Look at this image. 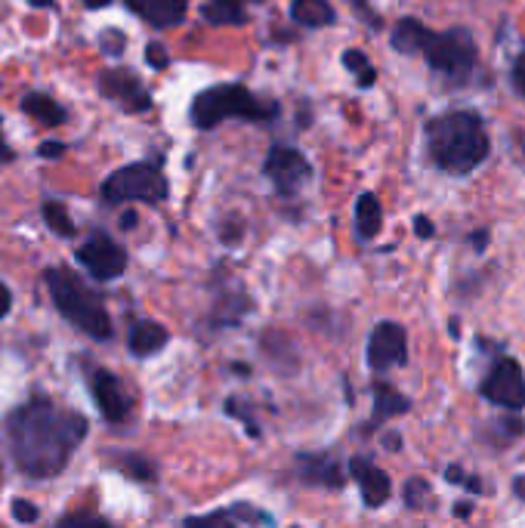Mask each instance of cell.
<instances>
[{
	"label": "cell",
	"instance_id": "1",
	"mask_svg": "<svg viewBox=\"0 0 525 528\" xmlns=\"http://www.w3.org/2000/svg\"><path fill=\"white\" fill-rule=\"evenodd\" d=\"M7 451L13 467L28 479H56L72 464V457L84 445L90 424L75 408H65L62 402L31 393L13 411L0 420Z\"/></svg>",
	"mask_w": 525,
	"mask_h": 528
},
{
	"label": "cell",
	"instance_id": "2",
	"mask_svg": "<svg viewBox=\"0 0 525 528\" xmlns=\"http://www.w3.org/2000/svg\"><path fill=\"white\" fill-rule=\"evenodd\" d=\"M427 149L439 170L464 176L488 158V130L479 112H445L427 124Z\"/></svg>",
	"mask_w": 525,
	"mask_h": 528
},
{
	"label": "cell",
	"instance_id": "3",
	"mask_svg": "<svg viewBox=\"0 0 525 528\" xmlns=\"http://www.w3.org/2000/svg\"><path fill=\"white\" fill-rule=\"evenodd\" d=\"M44 281L53 297V306L59 309V315L68 325H75L78 331H84L90 340H99V343H109L115 337V325L109 309H105V300L81 275H75L65 266H53L44 272Z\"/></svg>",
	"mask_w": 525,
	"mask_h": 528
},
{
	"label": "cell",
	"instance_id": "4",
	"mask_svg": "<svg viewBox=\"0 0 525 528\" xmlns=\"http://www.w3.org/2000/svg\"><path fill=\"white\" fill-rule=\"evenodd\" d=\"M278 115L275 102H260L248 87L241 84H220L195 96L192 102V124L198 130H214L226 118H248V121H269Z\"/></svg>",
	"mask_w": 525,
	"mask_h": 528
},
{
	"label": "cell",
	"instance_id": "5",
	"mask_svg": "<svg viewBox=\"0 0 525 528\" xmlns=\"http://www.w3.org/2000/svg\"><path fill=\"white\" fill-rule=\"evenodd\" d=\"M420 56H424L427 65L445 81L464 84L473 75L479 50H476V41L467 28H451V31H427Z\"/></svg>",
	"mask_w": 525,
	"mask_h": 528
},
{
	"label": "cell",
	"instance_id": "6",
	"mask_svg": "<svg viewBox=\"0 0 525 528\" xmlns=\"http://www.w3.org/2000/svg\"><path fill=\"white\" fill-rule=\"evenodd\" d=\"M99 195L105 204H161L167 198V176L152 161H136L105 176Z\"/></svg>",
	"mask_w": 525,
	"mask_h": 528
},
{
	"label": "cell",
	"instance_id": "7",
	"mask_svg": "<svg viewBox=\"0 0 525 528\" xmlns=\"http://www.w3.org/2000/svg\"><path fill=\"white\" fill-rule=\"evenodd\" d=\"M87 386H90L93 405L99 408L105 424L118 427L133 414V399L124 390V383L115 371L102 368V365H87Z\"/></svg>",
	"mask_w": 525,
	"mask_h": 528
},
{
	"label": "cell",
	"instance_id": "8",
	"mask_svg": "<svg viewBox=\"0 0 525 528\" xmlns=\"http://www.w3.org/2000/svg\"><path fill=\"white\" fill-rule=\"evenodd\" d=\"M75 257L96 281H115L127 272V251L105 232H93Z\"/></svg>",
	"mask_w": 525,
	"mask_h": 528
},
{
	"label": "cell",
	"instance_id": "9",
	"mask_svg": "<svg viewBox=\"0 0 525 528\" xmlns=\"http://www.w3.org/2000/svg\"><path fill=\"white\" fill-rule=\"evenodd\" d=\"M263 170L269 176V183L275 186V192L285 195V198L300 192L309 183V176H312V167H309L306 155H300L291 146H272L269 155H266Z\"/></svg>",
	"mask_w": 525,
	"mask_h": 528
},
{
	"label": "cell",
	"instance_id": "10",
	"mask_svg": "<svg viewBox=\"0 0 525 528\" xmlns=\"http://www.w3.org/2000/svg\"><path fill=\"white\" fill-rule=\"evenodd\" d=\"M99 93L109 102H115L127 115H143L152 109V96H149L146 84L139 81L130 68H109V72H102Z\"/></svg>",
	"mask_w": 525,
	"mask_h": 528
},
{
	"label": "cell",
	"instance_id": "11",
	"mask_svg": "<svg viewBox=\"0 0 525 528\" xmlns=\"http://www.w3.org/2000/svg\"><path fill=\"white\" fill-rule=\"evenodd\" d=\"M408 362V334L399 322H380L368 337V368L383 374Z\"/></svg>",
	"mask_w": 525,
	"mask_h": 528
},
{
	"label": "cell",
	"instance_id": "12",
	"mask_svg": "<svg viewBox=\"0 0 525 528\" xmlns=\"http://www.w3.org/2000/svg\"><path fill=\"white\" fill-rule=\"evenodd\" d=\"M482 396L488 402L501 405V408H510V411L525 408V377H522V368L513 359H501L492 368V374L485 377Z\"/></svg>",
	"mask_w": 525,
	"mask_h": 528
},
{
	"label": "cell",
	"instance_id": "13",
	"mask_svg": "<svg viewBox=\"0 0 525 528\" xmlns=\"http://www.w3.org/2000/svg\"><path fill=\"white\" fill-rule=\"evenodd\" d=\"M294 470L303 485L312 488H343V467L337 464L334 454L325 451H297Z\"/></svg>",
	"mask_w": 525,
	"mask_h": 528
},
{
	"label": "cell",
	"instance_id": "14",
	"mask_svg": "<svg viewBox=\"0 0 525 528\" xmlns=\"http://www.w3.org/2000/svg\"><path fill=\"white\" fill-rule=\"evenodd\" d=\"M349 473H353V479L359 482V491H362V501L365 507H380L387 504L390 495H393V482L390 476L383 473L374 461H368V457H353L349 461Z\"/></svg>",
	"mask_w": 525,
	"mask_h": 528
},
{
	"label": "cell",
	"instance_id": "15",
	"mask_svg": "<svg viewBox=\"0 0 525 528\" xmlns=\"http://www.w3.org/2000/svg\"><path fill=\"white\" fill-rule=\"evenodd\" d=\"M254 309V300L248 294L241 291H223L217 300H214V309H210L204 328L207 331H226V328H235L244 322V315H248Z\"/></svg>",
	"mask_w": 525,
	"mask_h": 528
},
{
	"label": "cell",
	"instance_id": "16",
	"mask_svg": "<svg viewBox=\"0 0 525 528\" xmlns=\"http://www.w3.org/2000/svg\"><path fill=\"white\" fill-rule=\"evenodd\" d=\"M167 343H170V331L161 322H155V319H139L127 331V349L133 352L136 359L158 356Z\"/></svg>",
	"mask_w": 525,
	"mask_h": 528
},
{
	"label": "cell",
	"instance_id": "17",
	"mask_svg": "<svg viewBox=\"0 0 525 528\" xmlns=\"http://www.w3.org/2000/svg\"><path fill=\"white\" fill-rule=\"evenodd\" d=\"M127 7L152 28H173L186 19V0H127Z\"/></svg>",
	"mask_w": 525,
	"mask_h": 528
},
{
	"label": "cell",
	"instance_id": "18",
	"mask_svg": "<svg viewBox=\"0 0 525 528\" xmlns=\"http://www.w3.org/2000/svg\"><path fill=\"white\" fill-rule=\"evenodd\" d=\"M408 408H411L408 396H402V393L396 390V386L377 380V383H374V414H371L368 430H377V427L383 424V420H390V417L408 414Z\"/></svg>",
	"mask_w": 525,
	"mask_h": 528
},
{
	"label": "cell",
	"instance_id": "19",
	"mask_svg": "<svg viewBox=\"0 0 525 528\" xmlns=\"http://www.w3.org/2000/svg\"><path fill=\"white\" fill-rule=\"evenodd\" d=\"M22 112L31 115L34 121L44 124V127H62L68 121L65 109H62V105L53 96H47V93H25Z\"/></svg>",
	"mask_w": 525,
	"mask_h": 528
},
{
	"label": "cell",
	"instance_id": "20",
	"mask_svg": "<svg viewBox=\"0 0 525 528\" xmlns=\"http://www.w3.org/2000/svg\"><path fill=\"white\" fill-rule=\"evenodd\" d=\"M380 229H383V207L374 192H362L356 201V232L362 241H371L377 238Z\"/></svg>",
	"mask_w": 525,
	"mask_h": 528
},
{
	"label": "cell",
	"instance_id": "21",
	"mask_svg": "<svg viewBox=\"0 0 525 528\" xmlns=\"http://www.w3.org/2000/svg\"><path fill=\"white\" fill-rule=\"evenodd\" d=\"M427 25L420 22V19H399L396 22V28H393V34H390V44H393V50L396 53H405V56H414V53H420V47H424V38H427Z\"/></svg>",
	"mask_w": 525,
	"mask_h": 528
},
{
	"label": "cell",
	"instance_id": "22",
	"mask_svg": "<svg viewBox=\"0 0 525 528\" xmlns=\"http://www.w3.org/2000/svg\"><path fill=\"white\" fill-rule=\"evenodd\" d=\"M291 19L303 28H325V25H334L337 13L328 0H294Z\"/></svg>",
	"mask_w": 525,
	"mask_h": 528
},
{
	"label": "cell",
	"instance_id": "23",
	"mask_svg": "<svg viewBox=\"0 0 525 528\" xmlns=\"http://www.w3.org/2000/svg\"><path fill=\"white\" fill-rule=\"evenodd\" d=\"M109 461H112L115 470L127 473V476L136 479V482H155V476H158L155 461H149V457L139 454V451H112Z\"/></svg>",
	"mask_w": 525,
	"mask_h": 528
},
{
	"label": "cell",
	"instance_id": "24",
	"mask_svg": "<svg viewBox=\"0 0 525 528\" xmlns=\"http://www.w3.org/2000/svg\"><path fill=\"white\" fill-rule=\"evenodd\" d=\"M201 16L204 22L210 25H244L248 22V16H244V7H235V4H223V0H207V4L201 7Z\"/></svg>",
	"mask_w": 525,
	"mask_h": 528
},
{
	"label": "cell",
	"instance_id": "25",
	"mask_svg": "<svg viewBox=\"0 0 525 528\" xmlns=\"http://www.w3.org/2000/svg\"><path fill=\"white\" fill-rule=\"evenodd\" d=\"M44 220H47V226L59 235V238H75V220L68 217V210H65V204L62 201H47L44 204Z\"/></svg>",
	"mask_w": 525,
	"mask_h": 528
},
{
	"label": "cell",
	"instance_id": "26",
	"mask_svg": "<svg viewBox=\"0 0 525 528\" xmlns=\"http://www.w3.org/2000/svg\"><path fill=\"white\" fill-rule=\"evenodd\" d=\"M53 528H115V522H109L105 516L93 513V510H75L65 513L53 522Z\"/></svg>",
	"mask_w": 525,
	"mask_h": 528
},
{
	"label": "cell",
	"instance_id": "27",
	"mask_svg": "<svg viewBox=\"0 0 525 528\" xmlns=\"http://www.w3.org/2000/svg\"><path fill=\"white\" fill-rule=\"evenodd\" d=\"M223 411L229 414V417H235V420H241V424H244V433H248V436H254V439H260V420L254 417V408L251 405H244L238 396H229L226 402H223Z\"/></svg>",
	"mask_w": 525,
	"mask_h": 528
},
{
	"label": "cell",
	"instance_id": "28",
	"mask_svg": "<svg viewBox=\"0 0 525 528\" xmlns=\"http://www.w3.org/2000/svg\"><path fill=\"white\" fill-rule=\"evenodd\" d=\"M343 65L359 78V87H371L377 81V72H374V65L368 62V56L362 50H346L343 53Z\"/></svg>",
	"mask_w": 525,
	"mask_h": 528
},
{
	"label": "cell",
	"instance_id": "29",
	"mask_svg": "<svg viewBox=\"0 0 525 528\" xmlns=\"http://www.w3.org/2000/svg\"><path fill=\"white\" fill-rule=\"evenodd\" d=\"M183 528H238V522L229 510H210L201 516H186Z\"/></svg>",
	"mask_w": 525,
	"mask_h": 528
},
{
	"label": "cell",
	"instance_id": "30",
	"mask_svg": "<svg viewBox=\"0 0 525 528\" xmlns=\"http://www.w3.org/2000/svg\"><path fill=\"white\" fill-rule=\"evenodd\" d=\"M229 513L235 516V522H238V525H241V522H248V525H266V528H272V525H275L272 513H266V510L254 507L251 501H235V504L229 507Z\"/></svg>",
	"mask_w": 525,
	"mask_h": 528
},
{
	"label": "cell",
	"instance_id": "31",
	"mask_svg": "<svg viewBox=\"0 0 525 528\" xmlns=\"http://www.w3.org/2000/svg\"><path fill=\"white\" fill-rule=\"evenodd\" d=\"M10 513H13V522H19V525H25V528L41 519V507L34 504V501H25V498H13Z\"/></svg>",
	"mask_w": 525,
	"mask_h": 528
},
{
	"label": "cell",
	"instance_id": "32",
	"mask_svg": "<svg viewBox=\"0 0 525 528\" xmlns=\"http://www.w3.org/2000/svg\"><path fill=\"white\" fill-rule=\"evenodd\" d=\"M427 501H430V485L424 479H408L405 482V504L411 510H420Z\"/></svg>",
	"mask_w": 525,
	"mask_h": 528
},
{
	"label": "cell",
	"instance_id": "33",
	"mask_svg": "<svg viewBox=\"0 0 525 528\" xmlns=\"http://www.w3.org/2000/svg\"><path fill=\"white\" fill-rule=\"evenodd\" d=\"M146 62L152 65V68H167L170 65V56H167V50H164V44H149V50H146Z\"/></svg>",
	"mask_w": 525,
	"mask_h": 528
},
{
	"label": "cell",
	"instance_id": "34",
	"mask_svg": "<svg viewBox=\"0 0 525 528\" xmlns=\"http://www.w3.org/2000/svg\"><path fill=\"white\" fill-rule=\"evenodd\" d=\"M99 44L105 47V53L118 56V53H121V47H124V34H121V31H102Z\"/></svg>",
	"mask_w": 525,
	"mask_h": 528
},
{
	"label": "cell",
	"instance_id": "35",
	"mask_svg": "<svg viewBox=\"0 0 525 528\" xmlns=\"http://www.w3.org/2000/svg\"><path fill=\"white\" fill-rule=\"evenodd\" d=\"M513 87L525 96V50L516 56V62H513Z\"/></svg>",
	"mask_w": 525,
	"mask_h": 528
},
{
	"label": "cell",
	"instance_id": "36",
	"mask_svg": "<svg viewBox=\"0 0 525 528\" xmlns=\"http://www.w3.org/2000/svg\"><path fill=\"white\" fill-rule=\"evenodd\" d=\"M38 155L41 158H62L65 155V143H59V139H47V143L38 146Z\"/></svg>",
	"mask_w": 525,
	"mask_h": 528
},
{
	"label": "cell",
	"instance_id": "37",
	"mask_svg": "<svg viewBox=\"0 0 525 528\" xmlns=\"http://www.w3.org/2000/svg\"><path fill=\"white\" fill-rule=\"evenodd\" d=\"M13 309V291L7 288V281H0V322L7 319Z\"/></svg>",
	"mask_w": 525,
	"mask_h": 528
},
{
	"label": "cell",
	"instance_id": "38",
	"mask_svg": "<svg viewBox=\"0 0 525 528\" xmlns=\"http://www.w3.org/2000/svg\"><path fill=\"white\" fill-rule=\"evenodd\" d=\"M414 229H417L420 238H433V223H430L427 217H417V220H414Z\"/></svg>",
	"mask_w": 525,
	"mask_h": 528
},
{
	"label": "cell",
	"instance_id": "39",
	"mask_svg": "<svg viewBox=\"0 0 525 528\" xmlns=\"http://www.w3.org/2000/svg\"><path fill=\"white\" fill-rule=\"evenodd\" d=\"M136 210H124V214H121V229H133L136 226Z\"/></svg>",
	"mask_w": 525,
	"mask_h": 528
},
{
	"label": "cell",
	"instance_id": "40",
	"mask_svg": "<svg viewBox=\"0 0 525 528\" xmlns=\"http://www.w3.org/2000/svg\"><path fill=\"white\" fill-rule=\"evenodd\" d=\"M445 476H448V482H454V485L467 482V479H464V473H461V467H448V473H445Z\"/></svg>",
	"mask_w": 525,
	"mask_h": 528
},
{
	"label": "cell",
	"instance_id": "41",
	"mask_svg": "<svg viewBox=\"0 0 525 528\" xmlns=\"http://www.w3.org/2000/svg\"><path fill=\"white\" fill-rule=\"evenodd\" d=\"M0 161H13V149L7 146V139H4V133H0Z\"/></svg>",
	"mask_w": 525,
	"mask_h": 528
},
{
	"label": "cell",
	"instance_id": "42",
	"mask_svg": "<svg viewBox=\"0 0 525 528\" xmlns=\"http://www.w3.org/2000/svg\"><path fill=\"white\" fill-rule=\"evenodd\" d=\"M109 4H112V0H84L87 10H99V7H109Z\"/></svg>",
	"mask_w": 525,
	"mask_h": 528
},
{
	"label": "cell",
	"instance_id": "43",
	"mask_svg": "<svg viewBox=\"0 0 525 528\" xmlns=\"http://www.w3.org/2000/svg\"><path fill=\"white\" fill-rule=\"evenodd\" d=\"M223 4H235V7H244V4H263V0H223Z\"/></svg>",
	"mask_w": 525,
	"mask_h": 528
},
{
	"label": "cell",
	"instance_id": "44",
	"mask_svg": "<svg viewBox=\"0 0 525 528\" xmlns=\"http://www.w3.org/2000/svg\"><path fill=\"white\" fill-rule=\"evenodd\" d=\"M473 241H476V248H482V244H488V235L479 232V235H473Z\"/></svg>",
	"mask_w": 525,
	"mask_h": 528
},
{
	"label": "cell",
	"instance_id": "45",
	"mask_svg": "<svg viewBox=\"0 0 525 528\" xmlns=\"http://www.w3.org/2000/svg\"><path fill=\"white\" fill-rule=\"evenodd\" d=\"M31 7H53V0H31Z\"/></svg>",
	"mask_w": 525,
	"mask_h": 528
},
{
	"label": "cell",
	"instance_id": "46",
	"mask_svg": "<svg viewBox=\"0 0 525 528\" xmlns=\"http://www.w3.org/2000/svg\"><path fill=\"white\" fill-rule=\"evenodd\" d=\"M232 371H235V374H248L251 368H248V365H232Z\"/></svg>",
	"mask_w": 525,
	"mask_h": 528
},
{
	"label": "cell",
	"instance_id": "47",
	"mask_svg": "<svg viewBox=\"0 0 525 528\" xmlns=\"http://www.w3.org/2000/svg\"><path fill=\"white\" fill-rule=\"evenodd\" d=\"M516 491H519V498H525V479L516 482Z\"/></svg>",
	"mask_w": 525,
	"mask_h": 528
},
{
	"label": "cell",
	"instance_id": "48",
	"mask_svg": "<svg viewBox=\"0 0 525 528\" xmlns=\"http://www.w3.org/2000/svg\"><path fill=\"white\" fill-rule=\"evenodd\" d=\"M353 4H356L359 10H365V4H368V0H353Z\"/></svg>",
	"mask_w": 525,
	"mask_h": 528
},
{
	"label": "cell",
	"instance_id": "49",
	"mask_svg": "<svg viewBox=\"0 0 525 528\" xmlns=\"http://www.w3.org/2000/svg\"><path fill=\"white\" fill-rule=\"evenodd\" d=\"M288 528H300V525H288Z\"/></svg>",
	"mask_w": 525,
	"mask_h": 528
}]
</instances>
